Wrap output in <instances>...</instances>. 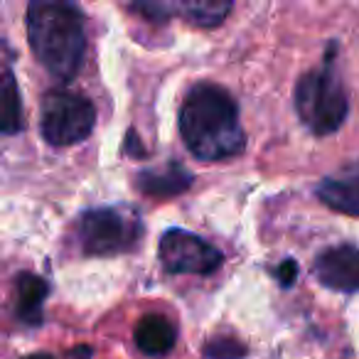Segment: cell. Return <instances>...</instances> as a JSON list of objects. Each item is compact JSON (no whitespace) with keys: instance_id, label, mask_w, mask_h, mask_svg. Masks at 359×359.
<instances>
[{"instance_id":"cell-1","label":"cell","mask_w":359,"mask_h":359,"mask_svg":"<svg viewBox=\"0 0 359 359\" xmlns=\"http://www.w3.org/2000/svg\"><path fill=\"white\" fill-rule=\"evenodd\" d=\"M177 128L190 155L202 163L236 158L246 148L239 104L215 81H200L187 91L180 104Z\"/></svg>"},{"instance_id":"cell-2","label":"cell","mask_w":359,"mask_h":359,"mask_svg":"<svg viewBox=\"0 0 359 359\" xmlns=\"http://www.w3.org/2000/svg\"><path fill=\"white\" fill-rule=\"evenodd\" d=\"M27 45L47 74L72 81L84 67L86 18L79 6L65 0H35L25 13Z\"/></svg>"},{"instance_id":"cell-3","label":"cell","mask_w":359,"mask_h":359,"mask_svg":"<svg viewBox=\"0 0 359 359\" xmlns=\"http://www.w3.org/2000/svg\"><path fill=\"white\" fill-rule=\"evenodd\" d=\"M337 42H330L323 65L305 72L293 89L295 114L315 138L337 133L349 114L347 91L337 72Z\"/></svg>"},{"instance_id":"cell-4","label":"cell","mask_w":359,"mask_h":359,"mask_svg":"<svg viewBox=\"0 0 359 359\" xmlns=\"http://www.w3.org/2000/svg\"><path fill=\"white\" fill-rule=\"evenodd\" d=\"M145 234L143 217L128 205H106L84 210L74 219L76 251L81 256H118L140 246Z\"/></svg>"},{"instance_id":"cell-5","label":"cell","mask_w":359,"mask_h":359,"mask_svg":"<svg viewBox=\"0 0 359 359\" xmlns=\"http://www.w3.org/2000/svg\"><path fill=\"white\" fill-rule=\"evenodd\" d=\"M96 106L89 96L69 89H50L40 104V133L52 148H69L91 135Z\"/></svg>"},{"instance_id":"cell-6","label":"cell","mask_w":359,"mask_h":359,"mask_svg":"<svg viewBox=\"0 0 359 359\" xmlns=\"http://www.w3.org/2000/svg\"><path fill=\"white\" fill-rule=\"evenodd\" d=\"M158 259L168 273L212 276L224 266V254L200 234L172 226L158 241Z\"/></svg>"},{"instance_id":"cell-7","label":"cell","mask_w":359,"mask_h":359,"mask_svg":"<svg viewBox=\"0 0 359 359\" xmlns=\"http://www.w3.org/2000/svg\"><path fill=\"white\" fill-rule=\"evenodd\" d=\"M313 276L334 293H359V246L337 244L320 251L313 261Z\"/></svg>"},{"instance_id":"cell-8","label":"cell","mask_w":359,"mask_h":359,"mask_svg":"<svg viewBox=\"0 0 359 359\" xmlns=\"http://www.w3.org/2000/svg\"><path fill=\"white\" fill-rule=\"evenodd\" d=\"M192 182H195V175L182 163L170 160L160 168H148L135 172L133 187L150 200H172V197L190 190Z\"/></svg>"},{"instance_id":"cell-9","label":"cell","mask_w":359,"mask_h":359,"mask_svg":"<svg viewBox=\"0 0 359 359\" xmlns=\"http://www.w3.org/2000/svg\"><path fill=\"white\" fill-rule=\"evenodd\" d=\"M315 197L332 212L359 217V165H347L323 177L315 187Z\"/></svg>"},{"instance_id":"cell-10","label":"cell","mask_w":359,"mask_h":359,"mask_svg":"<svg viewBox=\"0 0 359 359\" xmlns=\"http://www.w3.org/2000/svg\"><path fill=\"white\" fill-rule=\"evenodd\" d=\"M50 295V283L42 276L32 273V271H22L15 276V305H13V315L18 323L37 327L45 320V300Z\"/></svg>"},{"instance_id":"cell-11","label":"cell","mask_w":359,"mask_h":359,"mask_svg":"<svg viewBox=\"0 0 359 359\" xmlns=\"http://www.w3.org/2000/svg\"><path fill=\"white\" fill-rule=\"evenodd\" d=\"M133 342L145 357H165L177 342V330L165 315L148 313L135 323Z\"/></svg>"},{"instance_id":"cell-12","label":"cell","mask_w":359,"mask_h":359,"mask_svg":"<svg viewBox=\"0 0 359 359\" xmlns=\"http://www.w3.org/2000/svg\"><path fill=\"white\" fill-rule=\"evenodd\" d=\"M231 3H172V15H180L182 20H187L190 25L202 27V30H210L224 22V18L231 13Z\"/></svg>"},{"instance_id":"cell-13","label":"cell","mask_w":359,"mask_h":359,"mask_svg":"<svg viewBox=\"0 0 359 359\" xmlns=\"http://www.w3.org/2000/svg\"><path fill=\"white\" fill-rule=\"evenodd\" d=\"M20 130H25L20 89H18V79L11 65H6V72H3V135H15Z\"/></svg>"},{"instance_id":"cell-14","label":"cell","mask_w":359,"mask_h":359,"mask_svg":"<svg viewBox=\"0 0 359 359\" xmlns=\"http://www.w3.org/2000/svg\"><path fill=\"white\" fill-rule=\"evenodd\" d=\"M205 357L207 359H244L246 357V344L239 342L236 337L229 334H219L212 337L205 344Z\"/></svg>"},{"instance_id":"cell-15","label":"cell","mask_w":359,"mask_h":359,"mask_svg":"<svg viewBox=\"0 0 359 359\" xmlns=\"http://www.w3.org/2000/svg\"><path fill=\"white\" fill-rule=\"evenodd\" d=\"M276 280H278L283 288H290V285L298 280V264H295L293 259L280 261L278 269H276Z\"/></svg>"},{"instance_id":"cell-16","label":"cell","mask_w":359,"mask_h":359,"mask_svg":"<svg viewBox=\"0 0 359 359\" xmlns=\"http://www.w3.org/2000/svg\"><path fill=\"white\" fill-rule=\"evenodd\" d=\"M20 359H55L50 352H32V354H25V357H20Z\"/></svg>"}]
</instances>
